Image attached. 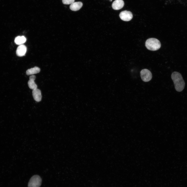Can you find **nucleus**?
<instances>
[{"label": "nucleus", "instance_id": "obj_1", "mask_svg": "<svg viewBox=\"0 0 187 187\" xmlns=\"http://www.w3.org/2000/svg\"><path fill=\"white\" fill-rule=\"evenodd\" d=\"M171 78L176 91L179 92L182 91L184 88L185 83L181 75L178 72L175 71L172 73Z\"/></svg>", "mask_w": 187, "mask_h": 187}, {"label": "nucleus", "instance_id": "obj_2", "mask_svg": "<svg viewBox=\"0 0 187 187\" xmlns=\"http://www.w3.org/2000/svg\"><path fill=\"white\" fill-rule=\"evenodd\" d=\"M145 46L146 48L149 50L156 51L160 48L161 43L158 39L154 38H150L146 40Z\"/></svg>", "mask_w": 187, "mask_h": 187}, {"label": "nucleus", "instance_id": "obj_3", "mask_svg": "<svg viewBox=\"0 0 187 187\" xmlns=\"http://www.w3.org/2000/svg\"><path fill=\"white\" fill-rule=\"evenodd\" d=\"M42 183L41 177L38 175L32 176L30 179L28 183V187H40Z\"/></svg>", "mask_w": 187, "mask_h": 187}, {"label": "nucleus", "instance_id": "obj_4", "mask_svg": "<svg viewBox=\"0 0 187 187\" xmlns=\"http://www.w3.org/2000/svg\"><path fill=\"white\" fill-rule=\"evenodd\" d=\"M140 74L141 79L144 82H149L152 79L151 73L147 69H145L142 70L140 72Z\"/></svg>", "mask_w": 187, "mask_h": 187}, {"label": "nucleus", "instance_id": "obj_5", "mask_svg": "<svg viewBox=\"0 0 187 187\" xmlns=\"http://www.w3.org/2000/svg\"><path fill=\"white\" fill-rule=\"evenodd\" d=\"M119 16L122 20L125 21H130L133 17V15L131 12L127 10L121 12L119 14Z\"/></svg>", "mask_w": 187, "mask_h": 187}, {"label": "nucleus", "instance_id": "obj_6", "mask_svg": "<svg viewBox=\"0 0 187 187\" xmlns=\"http://www.w3.org/2000/svg\"><path fill=\"white\" fill-rule=\"evenodd\" d=\"M124 3L123 0H115L113 2L112 6L115 10H118L122 8L124 6Z\"/></svg>", "mask_w": 187, "mask_h": 187}, {"label": "nucleus", "instance_id": "obj_7", "mask_svg": "<svg viewBox=\"0 0 187 187\" xmlns=\"http://www.w3.org/2000/svg\"><path fill=\"white\" fill-rule=\"evenodd\" d=\"M27 48L24 45H20L17 48L16 51V54L19 56H24L26 51Z\"/></svg>", "mask_w": 187, "mask_h": 187}, {"label": "nucleus", "instance_id": "obj_8", "mask_svg": "<svg viewBox=\"0 0 187 187\" xmlns=\"http://www.w3.org/2000/svg\"><path fill=\"white\" fill-rule=\"evenodd\" d=\"M32 95L34 99L36 101L39 102L41 101L42 96L41 91L39 89L37 88L33 90Z\"/></svg>", "mask_w": 187, "mask_h": 187}, {"label": "nucleus", "instance_id": "obj_9", "mask_svg": "<svg viewBox=\"0 0 187 187\" xmlns=\"http://www.w3.org/2000/svg\"><path fill=\"white\" fill-rule=\"evenodd\" d=\"M36 78L35 75H31L30 76L29 80L28 82V85L29 88L33 90L37 88V85L34 81Z\"/></svg>", "mask_w": 187, "mask_h": 187}, {"label": "nucleus", "instance_id": "obj_10", "mask_svg": "<svg viewBox=\"0 0 187 187\" xmlns=\"http://www.w3.org/2000/svg\"><path fill=\"white\" fill-rule=\"evenodd\" d=\"M83 5L82 3L80 2H74L70 5V8L72 11H76L79 10Z\"/></svg>", "mask_w": 187, "mask_h": 187}, {"label": "nucleus", "instance_id": "obj_11", "mask_svg": "<svg viewBox=\"0 0 187 187\" xmlns=\"http://www.w3.org/2000/svg\"><path fill=\"white\" fill-rule=\"evenodd\" d=\"M40 69L38 67L35 66L34 68L29 69L27 70L26 74L27 75H32L37 74L40 72Z\"/></svg>", "mask_w": 187, "mask_h": 187}, {"label": "nucleus", "instance_id": "obj_12", "mask_svg": "<svg viewBox=\"0 0 187 187\" xmlns=\"http://www.w3.org/2000/svg\"><path fill=\"white\" fill-rule=\"evenodd\" d=\"M26 41V38L24 36H18L15 39V42L17 45H22Z\"/></svg>", "mask_w": 187, "mask_h": 187}, {"label": "nucleus", "instance_id": "obj_13", "mask_svg": "<svg viewBox=\"0 0 187 187\" xmlns=\"http://www.w3.org/2000/svg\"><path fill=\"white\" fill-rule=\"evenodd\" d=\"M75 0H62L63 3L65 4H71Z\"/></svg>", "mask_w": 187, "mask_h": 187}, {"label": "nucleus", "instance_id": "obj_14", "mask_svg": "<svg viewBox=\"0 0 187 187\" xmlns=\"http://www.w3.org/2000/svg\"><path fill=\"white\" fill-rule=\"evenodd\" d=\"M112 1V0H110V2Z\"/></svg>", "mask_w": 187, "mask_h": 187}]
</instances>
